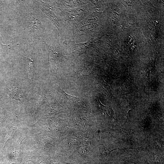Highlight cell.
Segmentation results:
<instances>
[{
  "label": "cell",
  "mask_w": 164,
  "mask_h": 164,
  "mask_svg": "<svg viewBox=\"0 0 164 164\" xmlns=\"http://www.w3.org/2000/svg\"></svg>",
  "instance_id": "6da1fadb"
}]
</instances>
